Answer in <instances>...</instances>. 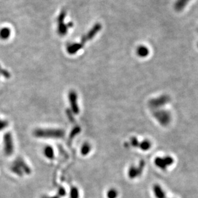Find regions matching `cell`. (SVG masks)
<instances>
[{
  "label": "cell",
  "instance_id": "cell-10",
  "mask_svg": "<svg viewBox=\"0 0 198 198\" xmlns=\"http://www.w3.org/2000/svg\"><path fill=\"white\" fill-rule=\"evenodd\" d=\"M151 147V142L148 140H144L140 142L139 148L144 151H148Z\"/></svg>",
  "mask_w": 198,
  "mask_h": 198
},
{
  "label": "cell",
  "instance_id": "cell-2",
  "mask_svg": "<svg viewBox=\"0 0 198 198\" xmlns=\"http://www.w3.org/2000/svg\"><path fill=\"white\" fill-rule=\"evenodd\" d=\"M174 163V159L170 156H165L164 157H157L155 160V165L160 169L161 170H165L169 166Z\"/></svg>",
  "mask_w": 198,
  "mask_h": 198
},
{
  "label": "cell",
  "instance_id": "cell-4",
  "mask_svg": "<svg viewBox=\"0 0 198 198\" xmlns=\"http://www.w3.org/2000/svg\"><path fill=\"white\" fill-rule=\"evenodd\" d=\"M170 100V98L167 95H162L159 97L151 99L149 102V105L153 109H158L166 104H167Z\"/></svg>",
  "mask_w": 198,
  "mask_h": 198
},
{
  "label": "cell",
  "instance_id": "cell-16",
  "mask_svg": "<svg viewBox=\"0 0 198 198\" xmlns=\"http://www.w3.org/2000/svg\"><path fill=\"white\" fill-rule=\"evenodd\" d=\"M71 198H79L78 190L76 188H73L71 190Z\"/></svg>",
  "mask_w": 198,
  "mask_h": 198
},
{
  "label": "cell",
  "instance_id": "cell-13",
  "mask_svg": "<svg viewBox=\"0 0 198 198\" xmlns=\"http://www.w3.org/2000/svg\"><path fill=\"white\" fill-rule=\"evenodd\" d=\"M10 34V31L8 29L5 28L0 30V37L3 39H7Z\"/></svg>",
  "mask_w": 198,
  "mask_h": 198
},
{
  "label": "cell",
  "instance_id": "cell-1",
  "mask_svg": "<svg viewBox=\"0 0 198 198\" xmlns=\"http://www.w3.org/2000/svg\"><path fill=\"white\" fill-rule=\"evenodd\" d=\"M153 116L162 126H167L171 120L170 114L167 111L156 110L153 112Z\"/></svg>",
  "mask_w": 198,
  "mask_h": 198
},
{
  "label": "cell",
  "instance_id": "cell-3",
  "mask_svg": "<svg viewBox=\"0 0 198 198\" xmlns=\"http://www.w3.org/2000/svg\"><path fill=\"white\" fill-rule=\"evenodd\" d=\"M145 165H146V163H145V162L144 160H141L139 162L138 166L131 165L128 169V177L132 179L139 177L142 174Z\"/></svg>",
  "mask_w": 198,
  "mask_h": 198
},
{
  "label": "cell",
  "instance_id": "cell-14",
  "mask_svg": "<svg viewBox=\"0 0 198 198\" xmlns=\"http://www.w3.org/2000/svg\"><path fill=\"white\" fill-rule=\"evenodd\" d=\"M129 143H130V146H131V147L137 148V147H139L140 142H139L138 139H137L136 137L133 136V137H131V138H130V140H129Z\"/></svg>",
  "mask_w": 198,
  "mask_h": 198
},
{
  "label": "cell",
  "instance_id": "cell-12",
  "mask_svg": "<svg viewBox=\"0 0 198 198\" xmlns=\"http://www.w3.org/2000/svg\"><path fill=\"white\" fill-rule=\"evenodd\" d=\"M119 195L118 191L114 188L110 189L107 192V198H117Z\"/></svg>",
  "mask_w": 198,
  "mask_h": 198
},
{
  "label": "cell",
  "instance_id": "cell-11",
  "mask_svg": "<svg viewBox=\"0 0 198 198\" xmlns=\"http://www.w3.org/2000/svg\"><path fill=\"white\" fill-rule=\"evenodd\" d=\"M83 46L84 45H82L81 43L73 44L68 47V51L70 53V54H74V53H76L78 50L82 49Z\"/></svg>",
  "mask_w": 198,
  "mask_h": 198
},
{
  "label": "cell",
  "instance_id": "cell-15",
  "mask_svg": "<svg viewBox=\"0 0 198 198\" xmlns=\"http://www.w3.org/2000/svg\"><path fill=\"white\" fill-rule=\"evenodd\" d=\"M90 149L91 147L90 145L87 143H85L84 145H83V146L82 147V154L83 155L88 154L90 151Z\"/></svg>",
  "mask_w": 198,
  "mask_h": 198
},
{
  "label": "cell",
  "instance_id": "cell-8",
  "mask_svg": "<svg viewBox=\"0 0 198 198\" xmlns=\"http://www.w3.org/2000/svg\"><path fill=\"white\" fill-rule=\"evenodd\" d=\"M190 1V0H176L174 5L175 10L176 12H180L183 10Z\"/></svg>",
  "mask_w": 198,
  "mask_h": 198
},
{
  "label": "cell",
  "instance_id": "cell-17",
  "mask_svg": "<svg viewBox=\"0 0 198 198\" xmlns=\"http://www.w3.org/2000/svg\"><path fill=\"white\" fill-rule=\"evenodd\" d=\"M197 47H198V43H197Z\"/></svg>",
  "mask_w": 198,
  "mask_h": 198
},
{
  "label": "cell",
  "instance_id": "cell-6",
  "mask_svg": "<svg viewBox=\"0 0 198 198\" xmlns=\"http://www.w3.org/2000/svg\"><path fill=\"white\" fill-rule=\"evenodd\" d=\"M137 55L141 58L146 57L150 54V50L148 47L144 45H140L137 48L136 50Z\"/></svg>",
  "mask_w": 198,
  "mask_h": 198
},
{
  "label": "cell",
  "instance_id": "cell-7",
  "mask_svg": "<svg viewBox=\"0 0 198 198\" xmlns=\"http://www.w3.org/2000/svg\"><path fill=\"white\" fill-rule=\"evenodd\" d=\"M153 190L156 198H166V195L164 190L159 185H154L153 187Z\"/></svg>",
  "mask_w": 198,
  "mask_h": 198
},
{
  "label": "cell",
  "instance_id": "cell-5",
  "mask_svg": "<svg viewBox=\"0 0 198 198\" xmlns=\"http://www.w3.org/2000/svg\"><path fill=\"white\" fill-rule=\"evenodd\" d=\"M101 29H102V25L100 23H96L93 26H92V28L88 32V33L82 38L81 43L82 45H84L87 41L93 39L98 34V33L101 30Z\"/></svg>",
  "mask_w": 198,
  "mask_h": 198
},
{
  "label": "cell",
  "instance_id": "cell-9",
  "mask_svg": "<svg viewBox=\"0 0 198 198\" xmlns=\"http://www.w3.org/2000/svg\"><path fill=\"white\" fill-rule=\"evenodd\" d=\"M69 99H70V102H71V104H72V108H73V110L74 112L75 113H78L79 112V108L78 107V104H77V95H76V94L73 92V93H71L70 94Z\"/></svg>",
  "mask_w": 198,
  "mask_h": 198
}]
</instances>
